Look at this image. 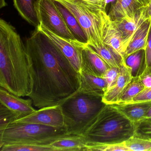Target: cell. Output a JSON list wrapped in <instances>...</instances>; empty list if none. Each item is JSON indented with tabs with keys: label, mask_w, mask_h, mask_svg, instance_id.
Masks as SVG:
<instances>
[{
	"label": "cell",
	"mask_w": 151,
	"mask_h": 151,
	"mask_svg": "<svg viewBox=\"0 0 151 151\" xmlns=\"http://www.w3.org/2000/svg\"><path fill=\"white\" fill-rule=\"evenodd\" d=\"M25 45L32 63L33 87L29 97L33 105H61L79 91V73L43 32L36 29Z\"/></svg>",
	"instance_id": "6da1fadb"
},
{
	"label": "cell",
	"mask_w": 151,
	"mask_h": 151,
	"mask_svg": "<svg viewBox=\"0 0 151 151\" xmlns=\"http://www.w3.org/2000/svg\"><path fill=\"white\" fill-rule=\"evenodd\" d=\"M0 86L12 94L29 97L33 87L32 63L15 28L0 20Z\"/></svg>",
	"instance_id": "7a4b0ae2"
},
{
	"label": "cell",
	"mask_w": 151,
	"mask_h": 151,
	"mask_svg": "<svg viewBox=\"0 0 151 151\" xmlns=\"http://www.w3.org/2000/svg\"><path fill=\"white\" fill-rule=\"evenodd\" d=\"M134 132V123L112 105L105 104L82 136L86 142L114 144L124 142Z\"/></svg>",
	"instance_id": "3957f363"
},
{
	"label": "cell",
	"mask_w": 151,
	"mask_h": 151,
	"mask_svg": "<svg viewBox=\"0 0 151 151\" xmlns=\"http://www.w3.org/2000/svg\"><path fill=\"white\" fill-rule=\"evenodd\" d=\"M60 105L67 133L82 136L105 104L102 97L78 91Z\"/></svg>",
	"instance_id": "277c9868"
},
{
	"label": "cell",
	"mask_w": 151,
	"mask_h": 151,
	"mask_svg": "<svg viewBox=\"0 0 151 151\" xmlns=\"http://www.w3.org/2000/svg\"><path fill=\"white\" fill-rule=\"evenodd\" d=\"M66 134V127L14 122L0 132V147L15 144L46 145Z\"/></svg>",
	"instance_id": "5b68a950"
},
{
	"label": "cell",
	"mask_w": 151,
	"mask_h": 151,
	"mask_svg": "<svg viewBox=\"0 0 151 151\" xmlns=\"http://www.w3.org/2000/svg\"><path fill=\"white\" fill-rule=\"evenodd\" d=\"M63 5L74 16L86 35L87 45L92 48L105 45L103 42L105 10L94 11L75 0H54Z\"/></svg>",
	"instance_id": "8992f818"
},
{
	"label": "cell",
	"mask_w": 151,
	"mask_h": 151,
	"mask_svg": "<svg viewBox=\"0 0 151 151\" xmlns=\"http://www.w3.org/2000/svg\"><path fill=\"white\" fill-rule=\"evenodd\" d=\"M38 13L40 24L61 37L77 41L68 28L54 0H40Z\"/></svg>",
	"instance_id": "52a82bcc"
},
{
	"label": "cell",
	"mask_w": 151,
	"mask_h": 151,
	"mask_svg": "<svg viewBox=\"0 0 151 151\" xmlns=\"http://www.w3.org/2000/svg\"><path fill=\"white\" fill-rule=\"evenodd\" d=\"M37 29L43 32L60 49L78 73H80L82 68L83 50L86 44L78 41H70L61 37L54 34L42 24H40Z\"/></svg>",
	"instance_id": "ba28073f"
},
{
	"label": "cell",
	"mask_w": 151,
	"mask_h": 151,
	"mask_svg": "<svg viewBox=\"0 0 151 151\" xmlns=\"http://www.w3.org/2000/svg\"><path fill=\"white\" fill-rule=\"evenodd\" d=\"M14 122L37 124L56 128L65 127L64 116L60 105L41 108Z\"/></svg>",
	"instance_id": "9c48e42d"
},
{
	"label": "cell",
	"mask_w": 151,
	"mask_h": 151,
	"mask_svg": "<svg viewBox=\"0 0 151 151\" xmlns=\"http://www.w3.org/2000/svg\"><path fill=\"white\" fill-rule=\"evenodd\" d=\"M148 6L141 10L133 18L113 21L122 35L125 52L139 27L149 19L147 16Z\"/></svg>",
	"instance_id": "30bf717a"
},
{
	"label": "cell",
	"mask_w": 151,
	"mask_h": 151,
	"mask_svg": "<svg viewBox=\"0 0 151 151\" xmlns=\"http://www.w3.org/2000/svg\"><path fill=\"white\" fill-rule=\"evenodd\" d=\"M150 0H115L108 14L113 21L133 18L147 7Z\"/></svg>",
	"instance_id": "8fae6325"
},
{
	"label": "cell",
	"mask_w": 151,
	"mask_h": 151,
	"mask_svg": "<svg viewBox=\"0 0 151 151\" xmlns=\"http://www.w3.org/2000/svg\"><path fill=\"white\" fill-rule=\"evenodd\" d=\"M10 93L1 87L0 104L13 111L16 115L17 120L29 115L36 111L32 106L33 102L31 99H25Z\"/></svg>",
	"instance_id": "7c38bea8"
},
{
	"label": "cell",
	"mask_w": 151,
	"mask_h": 151,
	"mask_svg": "<svg viewBox=\"0 0 151 151\" xmlns=\"http://www.w3.org/2000/svg\"><path fill=\"white\" fill-rule=\"evenodd\" d=\"M110 68L90 46L87 44L85 45L82 55L81 70L102 78Z\"/></svg>",
	"instance_id": "4fadbf2b"
},
{
	"label": "cell",
	"mask_w": 151,
	"mask_h": 151,
	"mask_svg": "<svg viewBox=\"0 0 151 151\" xmlns=\"http://www.w3.org/2000/svg\"><path fill=\"white\" fill-rule=\"evenodd\" d=\"M132 78L130 71L124 60L120 66V73L117 81L114 86L106 91L102 96L103 103L106 105L117 103L124 89Z\"/></svg>",
	"instance_id": "5bb4252c"
},
{
	"label": "cell",
	"mask_w": 151,
	"mask_h": 151,
	"mask_svg": "<svg viewBox=\"0 0 151 151\" xmlns=\"http://www.w3.org/2000/svg\"><path fill=\"white\" fill-rule=\"evenodd\" d=\"M102 38L105 45L124 59L125 51L122 35L107 13L104 17Z\"/></svg>",
	"instance_id": "9a60e30c"
},
{
	"label": "cell",
	"mask_w": 151,
	"mask_h": 151,
	"mask_svg": "<svg viewBox=\"0 0 151 151\" xmlns=\"http://www.w3.org/2000/svg\"><path fill=\"white\" fill-rule=\"evenodd\" d=\"M79 75V91L102 97L108 88L106 82L103 78L93 76L83 70H81Z\"/></svg>",
	"instance_id": "2e32d148"
},
{
	"label": "cell",
	"mask_w": 151,
	"mask_h": 151,
	"mask_svg": "<svg viewBox=\"0 0 151 151\" xmlns=\"http://www.w3.org/2000/svg\"><path fill=\"white\" fill-rule=\"evenodd\" d=\"M111 105L135 124L144 119L151 107V102L116 103Z\"/></svg>",
	"instance_id": "e0dca14e"
},
{
	"label": "cell",
	"mask_w": 151,
	"mask_h": 151,
	"mask_svg": "<svg viewBox=\"0 0 151 151\" xmlns=\"http://www.w3.org/2000/svg\"><path fill=\"white\" fill-rule=\"evenodd\" d=\"M14 6L22 17L36 29L40 25L38 13L40 0H13Z\"/></svg>",
	"instance_id": "ac0fdd59"
},
{
	"label": "cell",
	"mask_w": 151,
	"mask_h": 151,
	"mask_svg": "<svg viewBox=\"0 0 151 151\" xmlns=\"http://www.w3.org/2000/svg\"><path fill=\"white\" fill-rule=\"evenodd\" d=\"M86 142L82 135L66 134L46 145L53 151H84Z\"/></svg>",
	"instance_id": "d6986e66"
},
{
	"label": "cell",
	"mask_w": 151,
	"mask_h": 151,
	"mask_svg": "<svg viewBox=\"0 0 151 151\" xmlns=\"http://www.w3.org/2000/svg\"><path fill=\"white\" fill-rule=\"evenodd\" d=\"M151 28V21L149 19L141 25L127 47L124 59L139 50H145L148 35Z\"/></svg>",
	"instance_id": "ffe728a7"
},
{
	"label": "cell",
	"mask_w": 151,
	"mask_h": 151,
	"mask_svg": "<svg viewBox=\"0 0 151 151\" xmlns=\"http://www.w3.org/2000/svg\"><path fill=\"white\" fill-rule=\"evenodd\" d=\"M54 1L68 28L75 39L81 43L87 44L86 35L76 17L63 5L57 1Z\"/></svg>",
	"instance_id": "44dd1931"
},
{
	"label": "cell",
	"mask_w": 151,
	"mask_h": 151,
	"mask_svg": "<svg viewBox=\"0 0 151 151\" xmlns=\"http://www.w3.org/2000/svg\"><path fill=\"white\" fill-rule=\"evenodd\" d=\"M124 60L133 78L140 76L146 68L145 50L135 52L125 57Z\"/></svg>",
	"instance_id": "7402d4cb"
},
{
	"label": "cell",
	"mask_w": 151,
	"mask_h": 151,
	"mask_svg": "<svg viewBox=\"0 0 151 151\" xmlns=\"http://www.w3.org/2000/svg\"><path fill=\"white\" fill-rule=\"evenodd\" d=\"M95 52L103 59L109 67L120 68L124 59L106 45L98 48H92Z\"/></svg>",
	"instance_id": "603a6c76"
},
{
	"label": "cell",
	"mask_w": 151,
	"mask_h": 151,
	"mask_svg": "<svg viewBox=\"0 0 151 151\" xmlns=\"http://www.w3.org/2000/svg\"><path fill=\"white\" fill-rule=\"evenodd\" d=\"M145 88L139 77L132 78L124 89L117 103H129Z\"/></svg>",
	"instance_id": "cb8c5ba5"
},
{
	"label": "cell",
	"mask_w": 151,
	"mask_h": 151,
	"mask_svg": "<svg viewBox=\"0 0 151 151\" xmlns=\"http://www.w3.org/2000/svg\"><path fill=\"white\" fill-rule=\"evenodd\" d=\"M129 151L124 142L114 144L86 142L84 151Z\"/></svg>",
	"instance_id": "d4e9b609"
},
{
	"label": "cell",
	"mask_w": 151,
	"mask_h": 151,
	"mask_svg": "<svg viewBox=\"0 0 151 151\" xmlns=\"http://www.w3.org/2000/svg\"><path fill=\"white\" fill-rule=\"evenodd\" d=\"M1 151H53L47 145L30 144H15L4 145L0 147Z\"/></svg>",
	"instance_id": "484cf974"
},
{
	"label": "cell",
	"mask_w": 151,
	"mask_h": 151,
	"mask_svg": "<svg viewBox=\"0 0 151 151\" xmlns=\"http://www.w3.org/2000/svg\"><path fill=\"white\" fill-rule=\"evenodd\" d=\"M129 151H151V141L133 135L124 141Z\"/></svg>",
	"instance_id": "4316f807"
},
{
	"label": "cell",
	"mask_w": 151,
	"mask_h": 151,
	"mask_svg": "<svg viewBox=\"0 0 151 151\" xmlns=\"http://www.w3.org/2000/svg\"><path fill=\"white\" fill-rule=\"evenodd\" d=\"M134 124V136L151 141V121L141 120Z\"/></svg>",
	"instance_id": "83f0119b"
},
{
	"label": "cell",
	"mask_w": 151,
	"mask_h": 151,
	"mask_svg": "<svg viewBox=\"0 0 151 151\" xmlns=\"http://www.w3.org/2000/svg\"><path fill=\"white\" fill-rule=\"evenodd\" d=\"M17 120L15 114L4 105L0 104V132L8 125Z\"/></svg>",
	"instance_id": "f1b7e54d"
},
{
	"label": "cell",
	"mask_w": 151,
	"mask_h": 151,
	"mask_svg": "<svg viewBox=\"0 0 151 151\" xmlns=\"http://www.w3.org/2000/svg\"><path fill=\"white\" fill-rule=\"evenodd\" d=\"M91 10L106 11L107 0H75Z\"/></svg>",
	"instance_id": "f546056e"
},
{
	"label": "cell",
	"mask_w": 151,
	"mask_h": 151,
	"mask_svg": "<svg viewBox=\"0 0 151 151\" xmlns=\"http://www.w3.org/2000/svg\"><path fill=\"white\" fill-rule=\"evenodd\" d=\"M120 68H110L103 75L102 78L106 82L107 89L114 86L117 81L120 73Z\"/></svg>",
	"instance_id": "4dcf8cb0"
},
{
	"label": "cell",
	"mask_w": 151,
	"mask_h": 151,
	"mask_svg": "<svg viewBox=\"0 0 151 151\" xmlns=\"http://www.w3.org/2000/svg\"><path fill=\"white\" fill-rule=\"evenodd\" d=\"M141 102H151V87L145 88L128 103Z\"/></svg>",
	"instance_id": "1f68e13d"
},
{
	"label": "cell",
	"mask_w": 151,
	"mask_h": 151,
	"mask_svg": "<svg viewBox=\"0 0 151 151\" xmlns=\"http://www.w3.org/2000/svg\"><path fill=\"white\" fill-rule=\"evenodd\" d=\"M145 88L151 87V67L146 68L142 75L139 77Z\"/></svg>",
	"instance_id": "d6a6232c"
},
{
	"label": "cell",
	"mask_w": 151,
	"mask_h": 151,
	"mask_svg": "<svg viewBox=\"0 0 151 151\" xmlns=\"http://www.w3.org/2000/svg\"><path fill=\"white\" fill-rule=\"evenodd\" d=\"M146 68L151 67V28L148 35L146 48L145 50Z\"/></svg>",
	"instance_id": "836d02e7"
},
{
	"label": "cell",
	"mask_w": 151,
	"mask_h": 151,
	"mask_svg": "<svg viewBox=\"0 0 151 151\" xmlns=\"http://www.w3.org/2000/svg\"><path fill=\"white\" fill-rule=\"evenodd\" d=\"M142 120H146V121H151V107L148 110L147 114L146 115L144 119Z\"/></svg>",
	"instance_id": "e575fe53"
},
{
	"label": "cell",
	"mask_w": 151,
	"mask_h": 151,
	"mask_svg": "<svg viewBox=\"0 0 151 151\" xmlns=\"http://www.w3.org/2000/svg\"><path fill=\"white\" fill-rule=\"evenodd\" d=\"M147 16L149 20L151 21V0L149 1L148 8H147Z\"/></svg>",
	"instance_id": "d590c367"
},
{
	"label": "cell",
	"mask_w": 151,
	"mask_h": 151,
	"mask_svg": "<svg viewBox=\"0 0 151 151\" xmlns=\"http://www.w3.org/2000/svg\"><path fill=\"white\" fill-rule=\"evenodd\" d=\"M7 6L5 0H0V8H2Z\"/></svg>",
	"instance_id": "8d00e7d4"
}]
</instances>
